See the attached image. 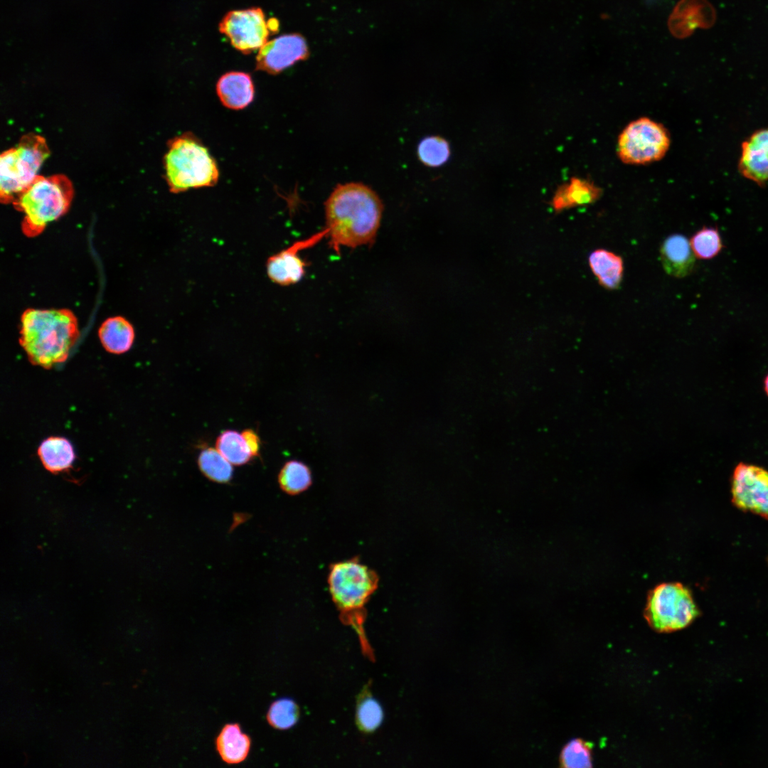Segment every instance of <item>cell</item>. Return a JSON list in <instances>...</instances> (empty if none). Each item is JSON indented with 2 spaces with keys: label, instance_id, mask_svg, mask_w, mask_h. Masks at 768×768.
Wrapping results in <instances>:
<instances>
[{
  "label": "cell",
  "instance_id": "6da1fadb",
  "mask_svg": "<svg viewBox=\"0 0 768 768\" xmlns=\"http://www.w3.org/2000/svg\"><path fill=\"white\" fill-rule=\"evenodd\" d=\"M324 210L326 238L334 251L374 243L383 203L370 187L356 182L338 184L325 201Z\"/></svg>",
  "mask_w": 768,
  "mask_h": 768
},
{
  "label": "cell",
  "instance_id": "7a4b0ae2",
  "mask_svg": "<svg viewBox=\"0 0 768 768\" xmlns=\"http://www.w3.org/2000/svg\"><path fill=\"white\" fill-rule=\"evenodd\" d=\"M19 343L34 366L64 363L79 337L75 314L67 309H28L21 318Z\"/></svg>",
  "mask_w": 768,
  "mask_h": 768
},
{
  "label": "cell",
  "instance_id": "3957f363",
  "mask_svg": "<svg viewBox=\"0 0 768 768\" xmlns=\"http://www.w3.org/2000/svg\"><path fill=\"white\" fill-rule=\"evenodd\" d=\"M327 582L341 621L353 629L363 653L370 660H373V652L366 635L364 624L367 616L366 605L378 589V575L363 564L358 557H354L331 564Z\"/></svg>",
  "mask_w": 768,
  "mask_h": 768
},
{
  "label": "cell",
  "instance_id": "277c9868",
  "mask_svg": "<svg viewBox=\"0 0 768 768\" xmlns=\"http://www.w3.org/2000/svg\"><path fill=\"white\" fill-rule=\"evenodd\" d=\"M165 179L171 193L215 186L217 163L208 149L191 132L171 139L164 155Z\"/></svg>",
  "mask_w": 768,
  "mask_h": 768
},
{
  "label": "cell",
  "instance_id": "5b68a950",
  "mask_svg": "<svg viewBox=\"0 0 768 768\" xmlns=\"http://www.w3.org/2000/svg\"><path fill=\"white\" fill-rule=\"evenodd\" d=\"M74 194L71 181L65 175L48 177L38 175L31 184L12 203L23 213V233L33 238L69 209Z\"/></svg>",
  "mask_w": 768,
  "mask_h": 768
},
{
  "label": "cell",
  "instance_id": "8992f818",
  "mask_svg": "<svg viewBox=\"0 0 768 768\" xmlns=\"http://www.w3.org/2000/svg\"><path fill=\"white\" fill-rule=\"evenodd\" d=\"M49 155L46 139L33 133L23 136L16 146L4 151L0 157L1 201L13 203L36 178Z\"/></svg>",
  "mask_w": 768,
  "mask_h": 768
},
{
  "label": "cell",
  "instance_id": "52a82bcc",
  "mask_svg": "<svg viewBox=\"0 0 768 768\" xmlns=\"http://www.w3.org/2000/svg\"><path fill=\"white\" fill-rule=\"evenodd\" d=\"M700 615L691 590L678 582H662L649 591L644 616L659 633L683 629Z\"/></svg>",
  "mask_w": 768,
  "mask_h": 768
},
{
  "label": "cell",
  "instance_id": "ba28073f",
  "mask_svg": "<svg viewBox=\"0 0 768 768\" xmlns=\"http://www.w3.org/2000/svg\"><path fill=\"white\" fill-rule=\"evenodd\" d=\"M671 144L670 134L661 123L642 117L630 122L618 137L617 153L623 163L644 165L661 160Z\"/></svg>",
  "mask_w": 768,
  "mask_h": 768
},
{
  "label": "cell",
  "instance_id": "9c48e42d",
  "mask_svg": "<svg viewBox=\"0 0 768 768\" xmlns=\"http://www.w3.org/2000/svg\"><path fill=\"white\" fill-rule=\"evenodd\" d=\"M219 31L243 54L260 50L273 34L268 19L260 7L233 10L220 21Z\"/></svg>",
  "mask_w": 768,
  "mask_h": 768
},
{
  "label": "cell",
  "instance_id": "30bf717a",
  "mask_svg": "<svg viewBox=\"0 0 768 768\" xmlns=\"http://www.w3.org/2000/svg\"><path fill=\"white\" fill-rule=\"evenodd\" d=\"M732 502L740 510L768 520V470L740 462L731 479Z\"/></svg>",
  "mask_w": 768,
  "mask_h": 768
},
{
  "label": "cell",
  "instance_id": "8fae6325",
  "mask_svg": "<svg viewBox=\"0 0 768 768\" xmlns=\"http://www.w3.org/2000/svg\"><path fill=\"white\" fill-rule=\"evenodd\" d=\"M328 235L327 228L303 240H297L289 247L268 257L266 270L268 278L281 286L299 282L306 273L308 262L300 256V252L318 244Z\"/></svg>",
  "mask_w": 768,
  "mask_h": 768
},
{
  "label": "cell",
  "instance_id": "7c38bea8",
  "mask_svg": "<svg viewBox=\"0 0 768 768\" xmlns=\"http://www.w3.org/2000/svg\"><path fill=\"white\" fill-rule=\"evenodd\" d=\"M256 69L277 75L296 63L306 60L309 48L300 33H287L268 41L258 50Z\"/></svg>",
  "mask_w": 768,
  "mask_h": 768
},
{
  "label": "cell",
  "instance_id": "4fadbf2b",
  "mask_svg": "<svg viewBox=\"0 0 768 768\" xmlns=\"http://www.w3.org/2000/svg\"><path fill=\"white\" fill-rule=\"evenodd\" d=\"M738 171L758 186H765L768 181V127L755 131L742 143Z\"/></svg>",
  "mask_w": 768,
  "mask_h": 768
},
{
  "label": "cell",
  "instance_id": "5bb4252c",
  "mask_svg": "<svg viewBox=\"0 0 768 768\" xmlns=\"http://www.w3.org/2000/svg\"><path fill=\"white\" fill-rule=\"evenodd\" d=\"M695 258L689 240L683 235H670L661 243L660 260L665 272L671 277L688 276L694 270Z\"/></svg>",
  "mask_w": 768,
  "mask_h": 768
},
{
  "label": "cell",
  "instance_id": "9a60e30c",
  "mask_svg": "<svg viewBox=\"0 0 768 768\" xmlns=\"http://www.w3.org/2000/svg\"><path fill=\"white\" fill-rule=\"evenodd\" d=\"M216 92L225 107L242 110L254 99L255 87L252 77L245 72H228L218 79Z\"/></svg>",
  "mask_w": 768,
  "mask_h": 768
},
{
  "label": "cell",
  "instance_id": "2e32d148",
  "mask_svg": "<svg viewBox=\"0 0 768 768\" xmlns=\"http://www.w3.org/2000/svg\"><path fill=\"white\" fill-rule=\"evenodd\" d=\"M602 195V190L587 179L572 177L560 186L552 198L553 208L560 212L573 207L594 203Z\"/></svg>",
  "mask_w": 768,
  "mask_h": 768
},
{
  "label": "cell",
  "instance_id": "e0dca14e",
  "mask_svg": "<svg viewBox=\"0 0 768 768\" xmlns=\"http://www.w3.org/2000/svg\"><path fill=\"white\" fill-rule=\"evenodd\" d=\"M216 750L221 759L228 764L242 762L247 757L251 739L243 732L238 723L225 724L215 739Z\"/></svg>",
  "mask_w": 768,
  "mask_h": 768
},
{
  "label": "cell",
  "instance_id": "ac0fdd59",
  "mask_svg": "<svg viewBox=\"0 0 768 768\" xmlns=\"http://www.w3.org/2000/svg\"><path fill=\"white\" fill-rule=\"evenodd\" d=\"M588 264L601 287L607 290L619 288L624 274V261L620 255L605 249H597L590 254Z\"/></svg>",
  "mask_w": 768,
  "mask_h": 768
},
{
  "label": "cell",
  "instance_id": "d6986e66",
  "mask_svg": "<svg viewBox=\"0 0 768 768\" xmlns=\"http://www.w3.org/2000/svg\"><path fill=\"white\" fill-rule=\"evenodd\" d=\"M44 468L51 473H60L69 469L75 459L72 443L66 438L49 437L43 440L37 450Z\"/></svg>",
  "mask_w": 768,
  "mask_h": 768
},
{
  "label": "cell",
  "instance_id": "ffe728a7",
  "mask_svg": "<svg viewBox=\"0 0 768 768\" xmlns=\"http://www.w3.org/2000/svg\"><path fill=\"white\" fill-rule=\"evenodd\" d=\"M98 335L103 348L114 354H122L128 351L134 339L133 326L122 316L106 319L100 326Z\"/></svg>",
  "mask_w": 768,
  "mask_h": 768
},
{
  "label": "cell",
  "instance_id": "44dd1931",
  "mask_svg": "<svg viewBox=\"0 0 768 768\" xmlns=\"http://www.w3.org/2000/svg\"><path fill=\"white\" fill-rule=\"evenodd\" d=\"M280 489L289 495H297L306 491L312 484L310 468L298 460L287 462L278 474Z\"/></svg>",
  "mask_w": 768,
  "mask_h": 768
},
{
  "label": "cell",
  "instance_id": "7402d4cb",
  "mask_svg": "<svg viewBox=\"0 0 768 768\" xmlns=\"http://www.w3.org/2000/svg\"><path fill=\"white\" fill-rule=\"evenodd\" d=\"M368 683L358 695L356 709V721L360 730L369 733L378 729L383 720V710L379 702L373 698Z\"/></svg>",
  "mask_w": 768,
  "mask_h": 768
},
{
  "label": "cell",
  "instance_id": "603a6c76",
  "mask_svg": "<svg viewBox=\"0 0 768 768\" xmlns=\"http://www.w3.org/2000/svg\"><path fill=\"white\" fill-rule=\"evenodd\" d=\"M198 464L202 474L212 481L225 484L233 478V464L216 448H203L199 453Z\"/></svg>",
  "mask_w": 768,
  "mask_h": 768
},
{
  "label": "cell",
  "instance_id": "cb8c5ba5",
  "mask_svg": "<svg viewBox=\"0 0 768 768\" xmlns=\"http://www.w3.org/2000/svg\"><path fill=\"white\" fill-rule=\"evenodd\" d=\"M215 448L233 465L245 464L253 458L242 433L236 430L222 432L216 439Z\"/></svg>",
  "mask_w": 768,
  "mask_h": 768
},
{
  "label": "cell",
  "instance_id": "d4e9b609",
  "mask_svg": "<svg viewBox=\"0 0 768 768\" xmlns=\"http://www.w3.org/2000/svg\"><path fill=\"white\" fill-rule=\"evenodd\" d=\"M592 742L582 738H574L568 741L562 748L559 763L564 768H590L592 767Z\"/></svg>",
  "mask_w": 768,
  "mask_h": 768
},
{
  "label": "cell",
  "instance_id": "484cf974",
  "mask_svg": "<svg viewBox=\"0 0 768 768\" xmlns=\"http://www.w3.org/2000/svg\"><path fill=\"white\" fill-rule=\"evenodd\" d=\"M690 245L696 258L710 260L722 250L723 243L718 229L703 226L690 238Z\"/></svg>",
  "mask_w": 768,
  "mask_h": 768
},
{
  "label": "cell",
  "instance_id": "4316f807",
  "mask_svg": "<svg viewBox=\"0 0 768 768\" xmlns=\"http://www.w3.org/2000/svg\"><path fill=\"white\" fill-rule=\"evenodd\" d=\"M419 160L429 167H439L449 159L451 150L449 142L439 136H429L422 139L417 146Z\"/></svg>",
  "mask_w": 768,
  "mask_h": 768
},
{
  "label": "cell",
  "instance_id": "83f0119b",
  "mask_svg": "<svg viewBox=\"0 0 768 768\" xmlns=\"http://www.w3.org/2000/svg\"><path fill=\"white\" fill-rule=\"evenodd\" d=\"M299 716L300 710L297 703L291 698H282L271 703L266 718L273 728L285 730L294 727Z\"/></svg>",
  "mask_w": 768,
  "mask_h": 768
},
{
  "label": "cell",
  "instance_id": "f1b7e54d",
  "mask_svg": "<svg viewBox=\"0 0 768 768\" xmlns=\"http://www.w3.org/2000/svg\"><path fill=\"white\" fill-rule=\"evenodd\" d=\"M241 433L252 457L259 456L261 449V440L257 433L252 429H245Z\"/></svg>",
  "mask_w": 768,
  "mask_h": 768
},
{
  "label": "cell",
  "instance_id": "f546056e",
  "mask_svg": "<svg viewBox=\"0 0 768 768\" xmlns=\"http://www.w3.org/2000/svg\"><path fill=\"white\" fill-rule=\"evenodd\" d=\"M764 390L768 396V374L764 379Z\"/></svg>",
  "mask_w": 768,
  "mask_h": 768
}]
</instances>
